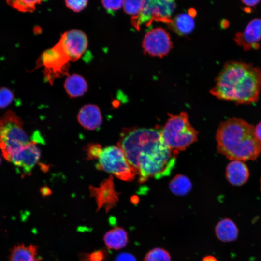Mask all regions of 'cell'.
I'll use <instances>...</instances> for the list:
<instances>
[{
	"label": "cell",
	"mask_w": 261,
	"mask_h": 261,
	"mask_svg": "<svg viewBox=\"0 0 261 261\" xmlns=\"http://www.w3.org/2000/svg\"><path fill=\"white\" fill-rule=\"evenodd\" d=\"M117 145L143 183L170 175L176 157L163 142L157 128H124Z\"/></svg>",
	"instance_id": "6da1fadb"
},
{
	"label": "cell",
	"mask_w": 261,
	"mask_h": 261,
	"mask_svg": "<svg viewBox=\"0 0 261 261\" xmlns=\"http://www.w3.org/2000/svg\"><path fill=\"white\" fill-rule=\"evenodd\" d=\"M261 89V69L250 63L233 60L224 64L210 92L220 100L249 104L258 101Z\"/></svg>",
	"instance_id": "7a4b0ae2"
},
{
	"label": "cell",
	"mask_w": 261,
	"mask_h": 261,
	"mask_svg": "<svg viewBox=\"0 0 261 261\" xmlns=\"http://www.w3.org/2000/svg\"><path fill=\"white\" fill-rule=\"evenodd\" d=\"M216 139L218 152L231 160H253L261 153L254 126L241 118H231L220 124Z\"/></svg>",
	"instance_id": "3957f363"
},
{
	"label": "cell",
	"mask_w": 261,
	"mask_h": 261,
	"mask_svg": "<svg viewBox=\"0 0 261 261\" xmlns=\"http://www.w3.org/2000/svg\"><path fill=\"white\" fill-rule=\"evenodd\" d=\"M169 118L160 130L162 139L176 157L197 141L198 132L193 127L188 114H169Z\"/></svg>",
	"instance_id": "277c9868"
},
{
	"label": "cell",
	"mask_w": 261,
	"mask_h": 261,
	"mask_svg": "<svg viewBox=\"0 0 261 261\" xmlns=\"http://www.w3.org/2000/svg\"><path fill=\"white\" fill-rule=\"evenodd\" d=\"M23 129V121L10 110L0 118V149L9 161L11 156L29 141Z\"/></svg>",
	"instance_id": "5b68a950"
},
{
	"label": "cell",
	"mask_w": 261,
	"mask_h": 261,
	"mask_svg": "<svg viewBox=\"0 0 261 261\" xmlns=\"http://www.w3.org/2000/svg\"><path fill=\"white\" fill-rule=\"evenodd\" d=\"M98 161L96 165L98 169L113 174L120 180L130 182L135 177L136 174L134 170L123 150L118 145L103 148Z\"/></svg>",
	"instance_id": "8992f818"
},
{
	"label": "cell",
	"mask_w": 261,
	"mask_h": 261,
	"mask_svg": "<svg viewBox=\"0 0 261 261\" xmlns=\"http://www.w3.org/2000/svg\"><path fill=\"white\" fill-rule=\"evenodd\" d=\"M175 7L173 0H145L140 14L131 18V23L138 30L141 25L149 26L154 21L168 24Z\"/></svg>",
	"instance_id": "52a82bcc"
},
{
	"label": "cell",
	"mask_w": 261,
	"mask_h": 261,
	"mask_svg": "<svg viewBox=\"0 0 261 261\" xmlns=\"http://www.w3.org/2000/svg\"><path fill=\"white\" fill-rule=\"evenodd\" d=\"M69 61L67 57L57 44L44 52L38 63L44 67L45 76L52 83L56 78L67 73Z\"/></svg>",
	"instance_id": "ba28073f"
},
{
	"label": "cell",
	"mask_w": 261,
	"mask_h": 261,
	"mask_svg": "<svg viewBox=\"0 0 261 261\" xmlns=\"http://www.w3.org/2000/svg\"><path fill=\"white\" fill-rule=\"evenodd\" d=\"M173 46L169 34L161 27L147 32L142 42L144 53L153 57H163L170 52Z\"/></svg>",
	"instance_id": "9c48e42d"
},
{
	"label": "cell",
	"mask_w": 261,
	"mask_h": 261,
	"mask_svg": "<svg viewBox=\"0 0 261 261\" xmlns=\"http://www.w3.org/2000/svg\"><path fill=\"white\" fill-rule=\"evenodd\" d=\"M57 44L69 61L79 59L87 49L88 40L82 31L72 29L64 32Z\"/></svg>",
	"instance_id": "30bf717a"
},
{
	"label": "cell",
	"mask_w": 261,
	"mask_h": 261,
	"mask_svg": "<svg viewBox=\"0 0 261 261\" xmlns=\"http://www.w3.org/2000/svg\"><path fill=\"white\" fill-rule=\"evenodd\" d=\"M41 151L37 143L29 141L14 152L10 158L18 173L29 175L39 161Z\"/></svg>",
	"instance_id": "8fae6325"
},
{
	"label": "cell",
	"mask_w": 261,
	"mask_h": 261,
	"mask_svg": "<svg viewBox=\"0 0 261 261\" xmlns=\"http://www.w3.org/2000/svg\"><path fill=\"white\" fill-rule=\"evenodd\" d=\"M89 191L90 196L95 200L97 211L103 208L107 213L117 205L119 193L115 189L111 175L103 180L99 187L90 186Z\"/></svg>",
	"instance_id": "7c38bea8"
},
{
	"label": "cell",
	"mask_w": 261,
	"mask_h": 261,
	"mask_svg": "<svg viewBox=\"0 0 261 261\" xmlns=\"http://www.w3.org/2000/svg\"><path fill=\"white\" fill-rule=\"evenodd\" d=\"M261 40V19L251 20L242 32H238L234 38L237 44L245 50L257 49Z\"/></svg>",
	"instance_id": "4fadbf2b"
},
{
	"label": "cell",
	"mask_w": 261,
	"mask_h": 261,
	"mask_svg": "<svg viewBox=\"0 0 261 261\" xmlns=\"http://www.w3.org/2000/svg\"><path fill=\"white\" fill-rule=\"evenodd\" d=\"M77 120L84 128L90 130L98 129L102 122L100 108L93 104L83 106L78 114Z\"/></svg>",
	"instance_id": "5bb4252c"
},
{
	"label": "cell",
	"mask_w": 261,
	"mask_h": 261,
	"mask_svg": "<svg viewBox=\"0 0 261 261\" xmlns=\"http://www.w3.org/2000/svg\"><path fill=\"white\" fill-rule=\"evenodd\" d=\"M226 177L232 185L242 186L249 177V169L244 161L231 160L226 167Z\"/></svg>",
	"instance_id": "9a60e30c"
},
{
	"label": "cell",
	"mask_w": 261,
	"mask_h": 261,
	"mask_svg": "<svg viewBox=\"0 0 261 261\" xmlns=\"http://www.w3.org/2000/svg\"><path fill=\"white\" fill-rule=\"evenodd\" d=\"M129 238L126 231L120 227H115L107 232L103 236V241L109 249L119 250L125 247Z\"/></svg>",
	"instance_id": "2e32d148"
},
{
	"label": "cell",
	"mask_w": 261,
	"mask_h": 261,
	"mask_svg": "<svg viewBox=\"0 0 261 261\" xmlns=\"http://www.w3.org/2000/svg\"><path fill=\"white\" fill-rule=\"evenodd\" d=\"M215 235L223 242H231L236 240L239 231L235 223L231 219L224 218L217 224L215 228Z\"/></svg>",
	"instance_id": "e0dca14e"
},
{
	"label": "cell",
	"mask_w": 261,
	"mask_h": 261,
	"mask_svg": "<svg viewBox=\"0 0 261 261\" xmlns=\"http://www.w3.org/2000/svg\"><path fill=\"white\" fill-rule=\"evenodd\" d=\"M9 261H43L38 256V247L34 245L18 244L11 251Z\"/></svg>",
	"instance_id": "ac0fdd59"
},
{
	"label": "cell",
	"mask_w": 261,
	"mask_h": 261,
	"mask_svg": "<svg viewBox=\"0 0 261 261\" xmlns=\"http://www.w3.org/2000/svg\"><path fill=\"white\" fill-rule=\"evenodd\" d=\"M194 17L188 13H182L177 15L168 24L169 27L179 35H188L195 27Z\"/></svg>",
	"instance_id": "d6986e66"
},
{
	"label": "cell",
	"mask_w": 261,
	"mask_h": 261,
	"mask_svg": "<svg viewBox=\"0 0 261 261\" xmlns=\"http://www.w3.org/2000/svg\"><path fill=\"white\" fill-rule=\"evenodd\" d=\"M64 88L70 97L75 98L82 96L86 92L87 84L82 76L73 74L66 79Z\"/></svg>",
	"instance_id": "ffe728a7"
},
{
	"label": "cell",
	"mask_w": 261,
	"mask_h": 261,
	"mask_svg": "<svg viewBox=\"0 0 261 261\" xmlns=\"http://www.w3.org/2000/svg\"><path fill=\"white\" fill-rule=\"evenodd\" d=\"M171 192L179 196L187 195L192 189V184L188 177L183 174L175 175L169 183Z\"/></svg>",
	"instance_id": "44dd1931"
},
{
	"label": "cell",
	"mask_w": 261,
	"mask_h": 261,
	"mask_svg": "<svg viewBox=\"0 0 261 261\" xmlns=\"http://www.w3.org/2000/svg\"><path fill=\"white\" fill-rule=\"evenodd\" d=\"M144 261H172L170 253L161 247H155L147 252L144 258Z\"/></svg>",
	"instance_id": "7402d4cb"
},
{
	"label": "cell",
	"mask_w": 261,
	"mask_h": 261,
	"mask_svg": "<svg viewBox=\"0 0 261 261\" xmlns=\"http://www.w3.org/2000/svg\"><path fill=\"white\" fill-rule=\"evenodd\" d=\"M7 3L11 7L21 12H32L36 8V5L40 4L41 0H7Z\"/></svg>",
	"instance_id": "603a6c76"
},
{
	"label": "cell",
	"mask_w": 261,
	"mask_h": 261,
	"mask_svg": "<svg viewBox=\"0 0 261 261\" xmlns=\"http://www.w3.org/2000/svg\"><path fill=\"white\" fill-rule=\"evenodd\" d=\"M145 2L143 0H124L123 7L126 13L132 16V18H136L140 14Z\"/></svg>",
	"instance_id": "cb8c5ba5"
},
{
	"label": "cell",
	"mask_w": 261,
	"mask_h": 261,
	"mask_svg": "<svg viewBox=\"0 0 261 261\" xmlns=\"http://www.w3.org/2000/svg\"><path fill=\"white\" fill-rule=\"evenodd\" d=\"M14 98L13 92L4 87L0 88V108H5L9 105Z\"/></svg>",
	"instance_id": "d4e9b609"
},
{
	"label": "cell",
	"mask_w": 261,
	"mask_h": 261,
	"mask_svg": "<svg viewBox=\"0 0 261 261\" xmlns=\"http://www.w3.org/2000/svg\"><path fill=\"white\" fill-rule=\"evenodd\" d=\"M102 148L99 144L91 143L86 148V155L88 160H94L99 158Z\"/></svg>",
	"instance_id": "484cf974"
},
{
	"label": "cell",
	"mask_w": 261,
	"mask_h": 261,
	"mask_svg": "<svg viewBox=\"0 0 261 261\" xmlns=\"http://www.w3.org/2000/svg\"><path fill=\"white\" fill-rule=\"evenodd\" d=\"M105 257V251L99 250L90 253L83 254L81 259L83 261H104Z\"/></svg>",
	"instance_id": "4316f807"
},
{
	"label": "cell",
	"mask_w": 261,
	"mask_h": 261,
	"mask_svg": "<svg viewBox=\"0 0 261 261\" xmlns=\"http://www.w3.org/2000/svg\"><path fill=\"white\" fill-rule=\"evenodd\" d=\"M67 7L72 11L79 12L87 5L88 1L85 0H67L65 1Z\"/></svg>",
	"instance_id": "83f0119b"
},
{
	"label": "cell",
	"mask_w": 261,
	"mask_h": 261,
	"mask_svg": "<svg viewBox=\"0 0 261 261\" xmlns=\"http://www.w3.org/2000/svg\"><path fill=\"white\" fill-rule=\"evenodd\" d=\"M124 0H102L103 6L108 11H115L123 6Z\"/></svg>",
	"instance_id": "f1b7e54d"
},
{
	"label": "cell",
	"mask_w": 261,
	"mask_h": 261,
	"mask_svg": "<svg viewBox=\"0 0 261 261\" xmlns=\"http://www.w3.org/2000/svg\"><path fill=\"white\" fill-rule=\"evenodd\" d=\"M115 261H137L136 257L129 252L120 253L116 256Z\"/></svg>",
	"instance_id": "f546056e"
},
{
	"label": "cell",
	"mask_w": 261,
	"mask_h": 261,
	"mask_svg": "<svg viewBox=\"0 0 261 261\" xmlns=\"http://www.w3.org/2000/svg\"><path fill=\"white\" fill-rule=\"evenodd\" d=\"M254 130L256 137L261 142V121L254 127Z\"/></svg>",
	"instance_id": "4dcf8cb0"
},
{
	"label": "cell",
	"mask_w": 261,
	"mask_h": 261,
	"mask_svg": "<svg viewBox=\"0 0 261 261\" xmlns=\"http://www.w3.org/2000/svg\"><path fill=\"white\" fill-rule=\"evenodd\" d=\"M260 1L259 0H242L241 2L248 6H255V5H257L258 4V3L260 2Z\"/></svg>",
	"instance_id": "1f68e13d"
},
{
	"label": "cell",
	"mask_w": 261,
	"mask_h": 261,
	"mask_svg": "<svg viewBox=\"0 0 261 261\" xmlns=\"http://www.w3.org/2000/svg\"><path fill=\"white\" fill-rule=\"evenodd\" d=\"M201 261H218L217 259L212 255H207L204 256Z\"/></svg>",
	"instance_id": "d6a6232c"
},
{
	"label": "cell",
	"mask_w": 261,
	"mask_h": 261,
	"mask_svg": "<svg viewBox=\"0 0 261 261\" xmlns=\"http://www.w3.org/2000/svg\"><path fill=\"white\" fill-rule=\"evenodd\" d=\"M260 190H261V177L260 180Z\"/></svg>",
	"instance_id": "836d02e7"
},
{
	"label": "cell",
	"mask_w": 261,
	"mask_h": 261,
	"mask_svg": "<svg viewBox=\"0 0 261 261\" xmlns=\"http://www.w3.org/2000/svg\"><path fill=\"white\" fill-rule=\"evenodd\" d=\"M1 163V159H0V164Z\"/></svg>",
	"instance_id": "e575fe53"
}]
</instances>
